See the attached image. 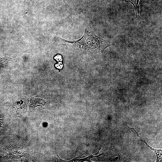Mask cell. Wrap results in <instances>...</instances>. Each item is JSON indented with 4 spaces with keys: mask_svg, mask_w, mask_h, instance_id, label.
Returning a JSON list of instances; mask_svg holds the SVG:
<instances>
[{
    "mask_svg": "<svg viewBox=\"0 0 162 162\" xmlns=\"http://www.w3.org/2000/svg\"><path fill=\"white\" fill-rule=\"evenodd\" d=\"M101 149V148H100L99 150V151L98 152L95 154L90 155L89 156L84 158L80 159L77 158V161H81V162L88 161V162H91L92 161H90V160L91 158H92L94 157L98 158L99 156H100L101 155H102L104 153H102L99 154V155H98L97 156H94L95 155H97L99 153Z\"/></svg>",
    "mask_w": 162,
    "mask_h": 162,
    "instance_id": "277c9868",
    "label": "cell"
},
{
    "mask_svg": "<svg viewBox=\"0 0 162 162\" xmlns=\"http://www.w3.org/2000/svg\"><path fill=\"white\" fill-rule=\"evenodd\" d=\"M140 138H141V141L145 143V144L149 147V148L151 150H153L154 151V152L155 153V154H156V155L157 156V160H156V162H158L159 161V157H160L161 156L159 154V152L160 151H161V150H156L154 148H153L150 146L146 142V141L143 139L142 137H140Z\"/></svg>",
    "mask_w": 162,
    "mask_h": 162,
    "instance_id": "5b68a950",
    "label": "cell"
},
{
    "mask_svg": "<svg viewBox=\"0 0 162 162\" xmlns=\"http://www.w3.org/2000/svg\"><path fill=\"white\" fill-rule=\"evenodd\" d=\"M70 43L97 54L103 53L106 48L110 46L106 40L97 36L91 29L90 30L86 29L83 36L77 41Z\"/></svg>",
    "mask_w": 162,
    "mask_h": 162,
    "instance_id": "6da1fadb",
    "label": "cell"
},
{
    "mask_svg": "<svg viewBox=\"0 0 162 162\" xmlns=\"http://www.w3.org/2000/svg\"><path fill=\"white\" fill-rule=\"evenodd\" d=\"M10 153L13 158H21L25 155L24 150L21 148H16L11 150Z\"/></svg>",
    "mask_w": 162,
    "mask_h": 162,
    "instance_id": "7a4b0ae2",
    "label": "cell"
},
{
    "mask_svg": "<svg viewBox=\"0 0 162 162\" xmlns=\"http://www.w3.org/2000/svg\"><path fill=\"white\" fill-rule=\"evenodd\" d=\"M126 2H129L134 7L136 13V19L140 18L139 15V0H124Z\"/></svg>",
    "mask_w": 162,
    "mask_h": 162,
    "instance_id": "3957f363",
    "label": "cell"
},
{
    "mask_svg": "<svg viewBox=\"0 0 162 162\" xmlns=\"http://www.w3.org/2000/svg\"><path fill=\"white\" fill-rule=\"evenodd\" d=\"M128 128L129 129H133V130L135 132H136V135H137V138L138 139H139L138 138V137H141L139 135H138V132H137L136 131V130L135 129H134V128H129V127H128Z\"/></svg>",
    "mask_w": 162,
    "mask_h": 162,
    "instance_id": "8992f818",
    "label": "cell"
}]
</instances>
